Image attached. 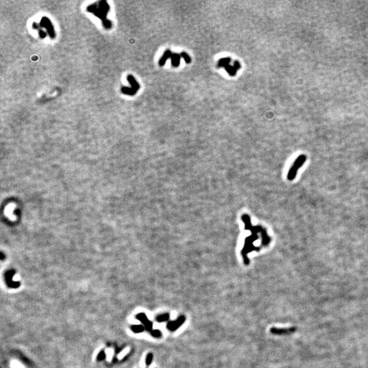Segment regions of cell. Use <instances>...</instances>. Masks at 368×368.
I'll return each instance as SVG.
<instances>
[{"mask_svg":"<svg viewBox=\"0 0 368 368\" xmlns=\"http://www.w3.org/2000/svg\"><path fill=\"white\" fill-rule=\"evenodd\" d=\"M40 25H41L42 28H44L46 29L47 30L49 35L51 38H54L55 37V33L54 28H53L51 22V21H50L49 18H48L47 17H43L41 19Z\"/></svg>","mask_w":368,"mask_h":368,"instance_id":"4","label":"cell"},{"mask_svg":"<svg viewBox=\"0 0 368 368\" xmlns=\"http://www.w3.org/2000/svg\"><path fill=\"white\" fill-rule=\"evenodd\" d=\"M181 55L179 53H172L171 56V64L172 66L174 68L179 67L181 61Z\"/></svg>","mask_w":368,"mask_h":368,"instance_id":"8","label":"cell"},{"mask_svg":"<svg viewBox=\"0 0 368 368\" xmlns=\"http://www.w3.org/2000/svg\"><path fill=\"white\" fill-rule=\"evenodd\" d=\"M231 58H230V57H224V58H221L219 61H218L217 64V67L218 68H224L225 66H227V65H229L230 63H231Z\"/></svg>","mask_w":368,"mask_h":368,"instance_id":"11","label":"cell"},{"mask_svg":"<svg viewBox=\"0 0 368 368\" xmlns=\"http://www.w3.org/2000/svg\"><path fill=\"white\" fill-rule=\"evenodd\" d=\"M106 358V355H105V352L104 350H102L100 352V353L98 354V356H97V359L98 361H102V360H104Z\"/></svg>","mask_w":368,"mask_h":368,"instance_id":"19","label":"cell"},{"mask_svg":"<svg viewBox=\"0 0 368 368\" xmlns=\"http://www.w3.org/2000/svg\"><path fill=\"white\" fill-rule=\"evenodd\" d=\"M180 55H181V57L184 59V61H185V62L186 64H190L192 62L191 57H190V55L188 54H187V53H186V52H181V53H180Z\"/></svg>","mask_w":368,"mask_h":368,"instance_id":"17","label":"cell"},{"mask_svg":"<svg viewBox=\"0 0 368 368\" xmlns=\"http://www.w3.org/2000/svg\"><path fill=\"white\" fill-rule=\"evenodd\" d=\"M233 66L235 68V69H236L237 70H239V69L241 68V64H240V62H239V61H234V63H233Z\"/></svg>","mask_w":368,"mask_h":368,"instance_id":"20","label":"cell"},{"mask_svg":"<svg viewBox=\"0 0 368 368\" xmlns=\"http://www.w3.org/2000/svg\"><path fill=\"white\" fill-rule=\"evenodd\" d=\"M153 355L152 353H151V352L147 355L146 359H145V363H146V365L147 366L151 365V363L153 361Z\"/></svg>","mask_w":368,"mask_h":368,"instance_id":"18","label":"cell"},{"mask_svg":"<svg viewBox=\"0 0 368 368\" xmlns=\"http://www.w3.org/2000/svg\"><path fill=\"white\" fill-rule=\"evenodd\" d=\"M127 79H128V80L129 81L130 84L131 85L132 88H133V89H135V91H138V90L140 89V85H139V84L137 83L135 79L134 78V76L132 75H128Z\"/></svg>","mask_w":368,"mask_h":368,"instance_id":"10","label":"cell"},{"mask_svg":"<svg viewBox=\"0 0 368 368\" xmlns=\"http://www.w3.org/2000/svg\"><path fill=\"white\" fill-rule=\"evenodd\" d=\"M305 160H306V156H305L304 154L299 156L298 158H297V160H295V162H294L293 166L291 167V168H290V172H289L288 178L290 180H292L295 177L298 168H300L303 165V164L305 162Z\"/></svg>","mask_w":368,"mask_h":368,"instance_id":"3","label":"cell"},{"mask_svg":"<svg viewBox=\"0 0 368 368\" xmlns=\"http://www.w3.org/2000/svg\"><path fill=\"white\" fill-rule=\"evenodd\" d=\"M295 331V329L293 327H291V328H288V329H279V328H275V327H272L270 329V332L272 333V334H274V335H287V334H289V333H292Z\"/></svg>","mask_w":368,"mask_h":368,"instance_id":"6","label":"cell"},{"mask_svg":"<svg viewBox=\"0 0 368 368\" xmlns=\"http://www.w3.org/2000/svg\"><path fill=\"white\" fill-rule=\"evenodd\" d=\"M136 319L139 320L145 327V331L150 333L153 330V323L148 319L146 314L145 313H139L136 316Z\"/></svg>","mask_w":368,"mask_h":368,"instance_id":"5","label":"cell"},{"mask_svg":"<svg viewBox=\"0 0 368 368\" xmlns=\"http://www.w3.org/2000/svg\"><path fill=\"white\" fill-rule=\"evenodd\" d=\"M99 3L100 4L99 7V10L97 8L95 4L91 5L88 7L87 10H89V12L94 13L96 16H98V17L103 19V21H104V20L105 21L106 16L109 12L110 8L106 2H100Z\"/></svg>","mask_w":368,"mask_h":368,"instance_id":"1","label":"cell"},{"mask_svg":"<svg viewBox=\"0 0 368 368\" xmlns=\"http://www.w3.org/2000/svg\"><path fill=\"white\" fill-rule=\"evenodd\" d=\"M186 320V317L184 315L179 316L177 319L175 320L168 321L166 324V329L168 331L174 332L177 331L184 324Z\"/></svg>","mask_w":368,"mask_h":368,"instance_id":"2","label":"cell"},{"mask_svg":"<svg viewBox=\"0 0 368 368\" xmlns=\"http://www.w3.org/2000/svg\"><path fill=\"white\" fill-rule=\"evenodd\" d=\"M131 329H132V331L135 333H140L143 332L145 330V327L142 325H132L131 327Z\"/></svg>","mask_w":368,"mask_h":368,"instance_id":"14","label":"cell"},{"mask_svg":"<svg viewBox=\"0 0 368 368\" xmlns=\"http://www.w3.org/2000/svg\"><path fill=\"white\" fill-rule=\"evenodd\" d=\"M121 91L123 93L130 95H134L136 93V91L133 89L132 87H123L121 89Z\"/></svg>","mask_w":368,"mask_h":368,"instance_id":"15","label":"cell"},{"mask_svg":"<svg viewBox=\"0 0 368 368\" xmlns=\"http://www.w3.org/2000/svg\"><path fill=\"white\" fill-rule=\"evenodd\" d=\"M156 322H158V323H165V322H167L168 323V321H170V314L166 312L162 314H160V315L156 317Z\"/></svg>","mask_w":368,"mask_h":368,"instance_id":"9","label":"cell"},{"mask_svg":"<svg viewBox=\"0 0 368 368\" xmlns=\"http://www.w3.org/2000/svg\"><path fill=\"white\" fill-rule=\"evenodd\" d=\"M172 55V53L171 52V51H170L169 49L166 50L164 53H163L162 56L161 57V58L160 59L159 61H158V64L160 66H164V65H165L166 61L169 59L171 58V56Z\"/></svg>","mask_w":368,"mask_h":368,"instance_id":"7","label":"cell"},{"mask_svg":"<svg viewBox=\"0 0 368 368\" xmlns=\"http://www.w3.org/2000/svg\"><path fill=\"white\" fill-rule=\"evenodd\" d=\"M150 334L153 337H156V338H160L162 336V331L159 330V329H153L150 332Z\"/></svg>","mask_w":368,"mask_h":368,"instance_id":"16","label":"cell"},{"mask_svg":"<svg viewBox=\"0 0 368 368\" xmlns=\"http://www.w3.org/2000/svg\"><path fill=\"white\" fill-rule=\"evenodd\" d=\"M32 27H33V29H37L38 31V32H39V36L41 38H43H43H44L46 37V33L44 32L43 30L41 29L42 27L40 25H38L37 23L34 22L32 25Z\"/></svg>","mask_w":368,"mask_h":368,"instance_id":"13","label":"cell"},{"mask_svg":"<svg viewBox=\"0 0 368 368\" xmlns=\"http://www.w3.org/2000/svg\"><path fill=\"white\" fill-rule=\"evenodd\" d=\"M226 71L227 72V73L231 76H235L237 74V70L235 69V68L233 66H231V65H227V66L224 67Z\"/></svg>","mask_w":368,"mask_h":368,"instance_id":"12","label":"cell"}]
</instances>
